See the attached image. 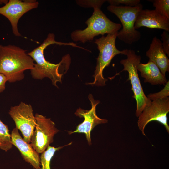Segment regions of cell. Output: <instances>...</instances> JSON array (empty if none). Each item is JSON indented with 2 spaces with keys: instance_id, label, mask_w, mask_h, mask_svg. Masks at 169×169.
<instances>
[{
  "instance_id": "obj_10",
  "label": "cell",
  "mask_w": 169,
  "mask_h": 169,
  "mask_svg": "<svg viewBox=\"0 0 169 169\" xmlns=\"http://www.w3.org/2000/svg\"><path fill=\"white\" fill-rule=\"evenodd\" d=\"M38 5V2L34 0H9L4 6L0 7V14L9 20L13 34L16 36H20L18 28L19 19L26 13L37 8Z\"/></svg>"
},
{
  "instance_id": "obj_19",
  "label": "cell",
  "mask_w": 169,
  "mask_h": 169,
  "mask_svg": "<svg viewBox=\"0 0 169 169\" xmlns=\"http://www.w3.org/2000/svg\"><path fill=\"white\" fill-rule=\"evenodd\" d=\"M164 85V88L160 91L154 93L149 94L147 97L151 101L168 97L169 96V80Z\"/></svg>"
},
{
  "instance_id": "obj_5",
  "label": "cell",
  "mask_w": 169,
  "mask_h": 169,
  "mask_svg": "<svg viewBox=\"0 0 169 169\" xmlns=\"http://www.w3.org/2000/svg\"><path fill=\"white\" fill-rule=\"evenodd\" d=\"M142 9L140 3L133 7L110 5L107 7V10L115 14L121 23L122 29L117 36L119 40L131 44L140 39V32L135 29L134 25L138 13Z\"/></svg>"
},
{
  "instance_id": "obj_1",
  "label": "cell",
  "mask_w": 169,
  "mask_h": 169,
  "mask_svg": "<svg viewBox=\"0 0 169 169\" xmlns=\"http://www.w3.org/2000/svg\"><path fill=\"white\" fill-rule=\"evenodd\" d=\"M54 44L74 47L76 46V44L73 42L56 41L54 34L49 33L41 44L27 54L36 62L33 68L30 70L33 77L38 79L48 78L51 80L52 84L58 87L57 83L62 82L63 74L60 71H66L68 70L70 65V58L69 54H67L63 56L60 62L57 64H53L47 61L44 55V50L48 46Z\"/></svg>"
},
{
  "instance_id": "obj_16",
  "label": "cell",
  "mask_w": 169,
  "mask_h": 169,
  "mask_svg": "<svg viewBox=\"0 0 169 169\" xmlns=\"http://www.w3.org/2000/svg\"><path fill=\"white\" fill-rule=\"evenodd\" d=\"M12 145L8 128L0 120V148L7 151Z\"/></svg>"
},
{
  "instance_id": "obj_18",
  "label": "cell",
  "mask_w": 169,
  "mask_h": 169,
  "mask_svg": "<svg viewBox=\"0 0 169 169\" xmlns=\"http://www.w3.org/2000/svg\"><path fill=\"white\" fill-rule=\"evenodd\" d=\"M153 5L156 11L169 19V0H155Z\"/></svg>"
},
{
  "instance_id": "obj_15",
  "label": "cell",
  "mask_w": 169,
  "mask_h": 169,
  "mask_svg": "<svg viewBox=\"0 0 169 169\" xmlns=\"http://www.w3.org/2000/svg\"><path fill=\"white\" fill-rule=\"evenodd\" d=\"M137 69L140 72L141 76L145 79V83L148 82L152 85H165L168 81L157 66L150 60L145 64L140 63Z\"/></svg>"
},
{
  "instance_id": "obj_22",
  "label": "cell",
  "mask_w": 169,
  "mask_h": 169,
  "mask_svg": "<svg viewBox=\"0 0 169 169\" xmlns=\"http://www.w3.org/2000/svg\"><path fill=\"white\" fill-rule=\"evenodd\" d=\"M162 45L165 53L169 56V31L164 30L161 35Z\"/></svg>"
},
{
  "instance_id": "obj_6",
  "label": "cell",
  "mask_w": 169,
  "mask_h": 169,
  "mask_svg": "<svg viewBox=\"0 0 169 169\" xmlns=\"http://www.w3.org/2000/svg\"><path fill=\"white\" fill-rule=\"evenodd\" d=\"M124 55L127 56V58L120 61V64L124 67L121 72L126 71L128 73L127 81H130L131 84V90L134 94L132 97L136 102V115L138 117L151 100L145 95L139 77L137 67L141 63V56L136 55L135 51L131 49H125Z\"/></svg>"
},
{
  "instance_id": "obj_2",
  "label": "cell",
  "mask_w": 169,
  "mask_h": 169,
  "mask_svg": "<svg viewBox=\"0 0 169 169\" xmlns=\"http://www.w3.org/2000/svg\"><path fill=\"white\" fill-rule=\"evenodd\" d=\"M34 61L21 48L0 44V73L6 76L7 81L14 82L23 79L24 71L33 68Z\"/></svg>"
},
{
  "instance_id": "obj_20",
  "label": "cell",
  "mask_w": 169,
  "mask_h": 169,
  "mask_svg": "<svg viewBox=\"0 0 169 169\" xmlns=\"http://www.w3.org/2000/svg\"><path fill=\"white\" fill-rule=\"evenodd\" d=\"M106 1L105 0H76V2L78 5L82 7L93 8L96 6L101 7Z\"/></svg>"
},
{
  "instance_id": "obj_23",
  "label": "cell",
  "mask_w": 169,
  "mask_h": 169,
  "mask_svg": "<svg viewBox=\"0 0 169 169\" xmlns=\"http://www.w3.org/2000/svg\"><path fill=\"white\" fill-rule=\"evenodd\" d=\"M7 81L6 76L0 73V93L3 91L5 87V83Z\"/></svg>"
},
{
  "instance_id": "obj_9",
  "label": "cell",
  "mask_w": 169,
  "mask_h": 169,
  "mask_svg": "<svg viewBox=\"0 0 169 169\" xmlns=\"http://www.w3.org/2000/svg\"><path fill=\"white\" fill-rule=\"evenodd\" d=\"M9 114L14 121L16 127L21 132L23 140L30 143L36 125L32 106L21 102L18 105L11 107Z\"/></svg>"
},
{
  "instance_id": "obj_12",
  "label": "cell",
  "mask_w": 169,
  "mask_h": 169,
  "mask_svg": "<svg viewBox=\"0 0 169 169\" xmlns=\"http://www.w3.org/2000/svg\"><path fill=\"white\" fill-rule=\"evenodd\" d=\"M136 29L142 27L169 31V19L155 9H142L138 13L134 25Z\"/></svg>"
},
{
  "instance_id": "obj_14",
  "label": "cell",
  "mask_w": 169,
  "mask_h": 169,
  "mask_svg": "<svg viewBox=\"0 0 169 169\" xmlns=\"http://www.w3.org/2000/svg\"><path fill=\"white\" fill-rule=\"evenodd\" d=\"M146 55L149 60L153 62L163 75L166 76V72H169V59L164 50L161 41L156 37L153 38Z\"/></svg>"
},
{
  "instance_id": "obj_4",
  "label": "cell",
  "mask_w": 169,
  "mask_h": 169,
  "mask_svg": "<svg viewBox=\"0 0 169 169\" xmlns=\"http://www.w3.org/2000/svg\"><path fill=\"white\" fill-rule=\"evenodd\" d=\"M118 32L108 34L105 36H102L100 38L95 39L94 43L97 45L99 53L96 59V65L93 76L94 80L87 84L97 86L105 85L107 79L103 76L104 69L109 65L115 56L120 54L124 55L125 50H119L116 46Z\"/></svg>"
},
{
  "instance_id": "obj_8",
  "label": "cell",
  "mask_w": 169,
  "mask_h": 169,
  "mask_svg": "<svg viewBox=\"0 0 169 169\" xmlns=\"http://www.w3.org/2000/svg\"><path fill=\"white\" fill-rule=\"evenodd\" d=\"M169 112V97L151 101L138 117V126L144 135V129L150 122L156 121L163 125L168 133L167 115Z\"/></svg>"
},
{
  "instance_id": "obj_13",
  "label": "cell",
  "mask_w": 169,
  "mask_h": 169,
  "mask_svg": "<svg viewBox=\"0 0 169 169\" xmlns=\"http://www.w3.org/2000/svg\"><path fill=\"white\" fill-rule=\"evenodd\" d=\"M11 136L12 144L18 149L25 161L35 169H40L41 164L39 153L30 144L24 141L16 127L13 130Z\"/></svg>"
},
{
  "instance_id": "obj_7",
  "label": "cell",
  "mask_w": 169,
  "mask_h": 169,
  "mask_svg": "<svg viewBox=\"0 0 169 169\" xmlns=\"http://www.w3.org/2000/svg\"><path fill=\"white\" fill-rule=\"evenodd\" d=\"M36 125L31 139L30 145L38 153H42L54 141V135L59 130L50 118L36 114Z\"/></svg>"
},
{
  "instance_id": "obj_24",
  "label": "cell",
  "mask_w": 169,
  "mask_h": 169,
  "mask_svg": "<svg viewBox=\"0 0 169 169\" xmlns=\"http://www.w3.org/2000/svg\"><path fill=\"white\" fill-rule=\"evenodd\" d=\"M8 2L7 0H0V4H2L3 3L6 4Z\"/></svg>"
},
{
  "instance_id": "obj_3",
  "label": "cell",
  "mask_w": 169,
  "mask_h": 169,
  "mask_svg": "<svg viewBox=\"0 0 169 169\" xmlns=\"http://www.w3.org/2000/svg\"><path fill=\"white\" fill-rule=\"evenodd\" d=\"M101 8L96 6L93 8L92 15L85 22L87 25L86 28L72 32L71 37L73 41L84 43L93 40L95 37L98 35L104 36L105 34L115 33L120 29L121 24L110 20L101 10Z\"/></svg>"
},
{
  "instance_id": "obj_21",
  "label": "cell",
  "mask_w": 169,
  "mask_h": 169,
  "mask_svg": "<svg viewBox=\"0 0 169 169\" xmlns=\"http://www.w3.org/2000/svg\"><path fill=\"white\" fill-rule=\"evenodd\" d=\"M107 2L110 5L118 6L120 4H125L127 6H134L140 2V0H108Z\"/></svg>"
},
{
  "instance_id": "obj_17",
  "label": "cell",
  "mask_w": 169,
  "mask_h": 169,
  "mask_svg": "<svg viewBox=\"0 0 169 169\" xmlns=\"http://www.w3.org/2000/svg\"><path fill=\"white\" fill-rule=\"evenodd\" d=\"M71 143V142L65 146L57 148L49 146L46 150L41 153L40 157V165H41L40 169H50V161L56 151Z\"/></svg>"
},
{
  "instance_id": "obj_11",
  "label": "cell",
  "mask_w": 169,
  "mask_h": 169,
  "mask_svg": "<svg viewBox=\"0 0 169 169\" xmlns=\"http://www.w3.org/2000/svg\"><path fill=\"white\" fill-rule=\"evenodd\" d=\"M88 97L91 105V109L87 110L79 108L76 110L75 114L80 118H84V120L77 126L74 131H69L68 133L69 135L75 133H84L88 144L90 145L92 144L90 136L91 131L97 125L106 123L108 120L106 119L99 118L96 114V106L100 102V101L95 100L92 95L90 94Z\"/></svg>"
}]
</instances>
